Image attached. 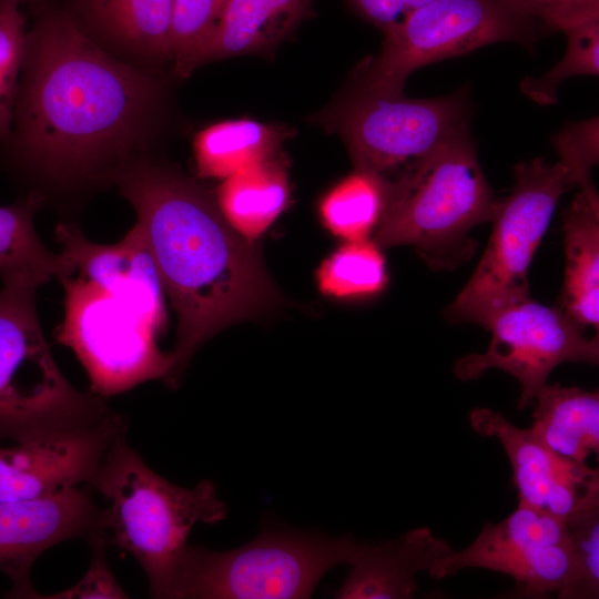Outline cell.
I'll list each match as a JSON object with an SVG mask.
<instances>
[{"instance_id": "f546056e", "label": "cell", "mask_w": 599, "mask_h": 599, "mask_svg": "<svg viewBox=\"0 0 599 599\" xmlns=\"http://www.w3.org/2000/svg\"><path fill=\"white\" fill-rule=\"evenodd\" d=\"M550 141L559 155V162L569 172L572 186L586 192H597L591 173L599 160L598 118L569 122L556 132Z\"/></svg>"}, {"instance_id": "5b68a950", "label": "cell", "mask_w": 599, "mask_h": 599, "mask_svg": "<svg viewBox=\"0 0 599 599\" xmlns=\"http://www.w3.org/2000/svg\"><path fill=\"white\" fill-rule=\"evenodd\" d=\"M37 290L27 283L0 288V441L80 432L118 414L60 370L38 317Z\"/></svg>"}, {"instance_id": "7402d4cb", "label": "cell", "mask_w": 599, "mask_h": 599, "mask_svg": "<svg viewBox=\"0 0 599 599\" xmlns=\"http://www.w3.org/2000/svg\"><path fill=\"white\" fill-rule=\"evenodd\" d=\"M277 154L225 177L217 206L229 224L254 242L282 213L290 195L286 164Z\"/></svg>"}, {"instance_id": "4dcf8cb0", "label": "cell", "mask_w": 599, "mask_h": 599, "mask_svg": "<svg viewBox=\"0 0 599 599\" xmlns=\"http://www.w3.org/2000/svg\"><path fill=\"white\" fill-rule=\"evenodd\" d=\"M578 568L576 599L599 597V504L569 516L566 520Z\"/></svg>"}, {"instance_id": "484cf974", "label": "cell", "mask_w": 599, "mask_h": 599, "mask_svg": "<svg viewBox=\"0 0 599 599\" xmlns=\"http://www.w3.org/2000/svg\"><path fill=\"white\" fill-rule=\"evenodd\" d=\"M316 280L324 295L353 300L382 292L388 278L380 247L366 238L345 241L322 262Z\"/></svg>"}, {"instance_id": "4316f807", "label": "cell", "mask_w": 599, "mask_h": 599, "mask_svg": "<svg viewBox=\"0 0 599 599\" xmlns=\"http://www.w3.org/2000/svg\"><path fill=\"white\" fill-rule=\"evenodd\" d=\"M564 33L567 50L562 59L541 77H526L520 82L521 92L538 104H554L559 85L571 77L599 74V19L571 27Z\"/></svg>"}, {"instance_id": "1f68e13d", "label": "cell", "mask_w": 599, "mask_h": 599, "mask_svg": "<svg viewBox=\"0 0 599 599\" xmlns=\"http://www.w3.org/2000/svg\"><path fill=\"white\" fill-rule=\"evenodd\" d=\"M539 31H561L599 19V0H500Z\"/></svg>"}, {"instance_id": "9c48e42d", "label": "cell", "mask_w": 599, "mask_h": 599, "mask_svg": "<svg viewBox=\"0 0 599 599\" xmlns=\"http://www.w3.org/2000/svg\"><path fill=\"white\" fill-rule=\"evenodd\" d=\"M469 115L465 90L410 99L354 87L318 121L343 139L356 170L392 176L468 130Z\"/></svg>"}, {"instance_id": "277c9868", "label": "cell", "mask_w": 599, "mask_h": 599, "mask_svg": "<svg viewBox=\"0 0 599 599\" xmlns=\"http://www.w3.org/2000/svg\"><path fill=\"white\" fill-rule=\"evenodd\" d=\"M387 177V202L374 232L379 247L414 246L434 270L451 268L473 255L469 232L493 220L498 201L469 129Z\"/></svg>"}, {"instance_id": "f1b7e54d", "label": "cell", "mask_w": 599, "mask_h": 599, "mask_svg": "<svg viewBox=\"0 0 599 599\" xmlns=\"http://www.w3.org/2000/svg\"><path fill=\"white\" fill-rule=\"evenodd\" d=\"M26 18L20 0H0V141L10 138L24 54Z\"/></svg>"}, {"instance_id": "cb8c5ba5", "label": "cell", "mask_w": 599, "mask_h": 599, "mask_svg": "<svg viewBox=\"0 0 599 599\" xmlns=\"http://www.w3.org/2000/svg\"><path fill=\"white\" fill-rule=\"evenodd\" d=\"M282 140L281 129L250 119L214 123L200 131L193 142L197 175L224 180L275 155Z\"/></svg>"}, {"instance_id": "52a82bcc", "label": "cell", "mask_w": 599, "mask_h": 599, "mask_svg": "<svg viewBox=\"0 0 599 599\" xmlns=\"http://www.w3.org/2000/svg\"><path fill=\"white\" fill-rule=\"evenodd\" d=\"M515 185L498 201L487 247L468 283L446 307L457 323L486 322L501 307L529 296L528 268L562 193L572 187L559 161L542 158L515 166Z\"/></svg>"}, {"instance_id": "8992f818", "label": "cell", "mask_w": 599, "mask_h": 599, "mask_svg": "<svg viewBox=\"0 0 599 599\" xmlns=\"http://www.w3.org/2000/svg\"><path fill=\"white\" fill-rule=\"evenodd\" d=\"M362 544L352 535L268 526L227 551L187 545L170 598H309L328 570L353 561Z\"/></svg>"}, {"instance_id": "4fadbf2b", "label": "cell", "mask_w": 599, "mask_h": 599, "mask_svg": "<svg viewBox=\"0 0 599 599\" xmlns=\"http://www.w3.org/2000/svg\"><path fill=\"white\" fill-rule=\"evenodd\" d=\"M471 428L497 439L512 468L519 502L566 520L599 504V473L587 463L567 459L541 443L530 430L489 408L469 414Z\"/></svg>"}, {"instance_id": "30bf717a", "label": "cell", "mask_w": 599, "mask_h": 599, "mask_svg": "<svg viewBox=\"0 0 599 599\" xmlns=\"http://www.w3.org/2000/svg\"><path fill=\"white\" fill-rule=\"evenodd\" d=\"M58 280L64 316L55 338L82 364L91 393L105 398L149 380H166L172 358L160 349V333L148 319L75 274Z\"/></svg>"}, {"instance_id": "44dd1931", "label": "cell", "mask_w": 599, "mask_h": 599, "mask_svg": "<svg viewBox=\"0 0 599 599\" xmlns=\"http://www.w3.org/2000/svg\"><path fill=\"white\" fill-rule=\"evenodd\" d=\"M312 0H227L202 64L266 50L308 12Z\"/></svg>"}, {"instance_id": "9a60e30c", "label": "cell", "mask_w": 599, "mask_h": 599, "mask_svg": "<svg viewBox=\"0 0 599 599\" xmlns=\"http://www.w3.org/2000/svg\"><path fill=\"white\" fill-rule=\"evenodd\" d=\"M123 417L80 432L0 441V502L33 499L89 486L111 444L126 433Z\"/></svg>"}, {"instance_id": "d4e9b609", "label": "cell", "mask_w": 599, "mask_h": 599, "mask_svg": "<svg viewBox=\"0 0 599 599\" xmlns=\"http://www.w3.org/2000/svg\"><path fill=\"white\" fill-rule=\"evenodd\" d=\"M388 184L387 176L355 169L322 199L323 224L345 241L368 238L383 216Z\"/></svg>"}, {"instance_id": "8fae6325", "label": "cell", "mask_w": 599, "mask_h": 599, "mask_svg": "<svg viewBox=\"0 0 599 599\" xmlns=\"http://www.w3.org/2000/svg\"><path fill=\"white\" fill-rule=\"evenodd\" d=\"M467 568H480L511 577L518 595L576 599L578 568L565 520L522 502L497 524H485L476 539L453 550L428 571L444 579Z\"/></svg>"}, {"instance_id": "e0dca14e", "label": "cell", "mask_w": 599, "mask_h": 599, "mask_svg": "<svg viewBox=\"0 0 599 599\" xmlns=\"http://www.w3.org/2000/svg\"><path fill=\"white\" fill-rule=\"evenodd\" d=\"M453 549L426 527L395 540L362 547L342 587L339 599H408L417 589V575L430 568Z\"/></svg>"}, {"instance_id": "3957f363", "label": "cell", "mask_w": 599, "mask_h": 599, "mask_svg": "<svg viewBox=\"0 0 599 599\" xmlns=\"http://www.w3.org/2000/svg\"><path fill=\"white\" fill-rule=\"evenodd\" d=\"M89 487L110 502L101 510L104 540L140 564L152 598H170L192 528L226 516L211 480L193 488L170 483L128 444L126 433L111 444Z\"/></svg>"}, {"instance_id": "83f0119b", "label": "cell", "mask_w": 599, "mask_h": 599, "mask_svg": "<svg viewBox=\"0 0 599 599\" xmlns=\"http://www.w3.org/2000/svg\"><path fill=\"white\" fill-rule=\"evenodd\" d=\"M227 0H174L171 59L184 78L202 64L204 50Z\"/></svg>"}, {"instance_id": "836d02e7", "label": "cell", "mask_w": 599, "mask_h": 599, "mask_svg": "<svg viewBox=\"0 0 599 599\" xmlns=\"http://www.w3.org/2000/svg\"><path fill=\"white\" fill-rule=\"evenodd\" d=\"M355 11L382 33L403 22L432 0H348Z\"/></svg>"}, {"instance_id": "7c38bea8", "label": "cell", "mask_w": 599, "mask_h": 599, "mask_svg": "<svg viewBox=\"0 0 599 599\" xmlns=\"http://www.w3.org/2000/svg\"><path fill=\"white\" fill-rule=\"evenodd\" d=\"M485 327L491 332L487 351L459 358L453 372L460 380L478 379L490 368L510 374L521 389L519 410L534 404L537 392L560 364L599 362L598 335L588 337L559 308L530 297L501 307Z\"/></svg>"}, {"instance_id": "ba28073f", "label": "cell", "mask_w": 599, "mask_h": 599, "mask_svg": "<svg viewBox=\"0 0 599 599\" xmlns=\"http://www.w3.org/2000/svg\"><path fill=\"white\" fill-rule=\"evenodd\" d=\"M539 29L500 0H432L384 32L379 53L355 73V87L403 93L417 69L496 42L532 49Z\"/></svg>"}, {"instance_id": "ffe728a7", "label": "cell", "mask_w": 599, "mask_h": 599, "mask_svg": "<svg viewBox=\"0 0 599 599\" xmlns=\"http://www.w3.org/2000/svg\"><path fill=\"white\" fill-rule=\"evenodd\" d=\"M532 434L558 455L586 463L599 451V393L546 383L534 400Z\"/></svg>"}, {"instance_id": "ac0fdd59", "label": "cell", "mask_w": 599, "mask_h": 599, "mask_svg": "<svg viewBox=\"0 0 599 599\" xmlns=\"http://www.w3.org/2000/svg\"><path fill=\"white\" fill-rule=\"evenodd\" d=\"M566 272L559 309L579 326L599 323V199L580 190L564 212Z\"/></svg>"}, {"instance_id": "6da1fadb", "label": "cell", "mask_w": 599, "mask_h": 599, "mask_svg": "<svg viewBox=\"0 0 599 599\" xmlns=\"http://www.w3.org/2000/svg\"><path fill=\"white\" fill-rule=\"evenodd\" d=\"M20 75L10 161L63 186L111 181L158 100L152 78L111 57L69 12L37 20Z\"/></svg>"}, {"instance_id": "603a6c76", "label": "cell", "mask_w": 599, "mask_h": 599, "mask_svg": "<svg viewBox=\"0 0 599 599\" xmlns=\"http://www.w3.org/2000/svg\"><path fill=\"white\" fill-rule=\"evenodd\" d=\"M43 196L31 192L0 206V278L2 283L41 286L51 278L71 274L72 265L60 251H50L34 227V215Z\"/></svg>"}, {"instance_id": "5bb4252c", "label": "cell", "mask_w": 599, "mask_h": 599, "mask_svg": "<svg viewBox=\"0 0 599 599\" xmlns=\"http://www.w3.org/2000/svg\"><path fill=\"white\" fill-rule=\"evenodd\" d=\"M102 536L101 509L89 486L44 497L0 502V572L12 581L14 598H37L31 568L52 546Z\"/></svg>"}, {"instance_id": "d6a6232c", "label": "cell", "mask_w": 599, "mask_h": 599, "mask_svg": "<svg viewBox=\"0 0 599 599\" xmlns=\"http://www.w3.org/2000/svg\"><path fill=\"white\" fill-rule=\"evenodd\" d=\"M92 549L90 566L83 577L72 587L60 592L40 596L37 598L48 599H79V598H129L126 592L116 581L105 557L106 541L102 536H98L89 541Z\"/></svg>"}, {"instance_id": "d6986e66", "label": "cell", "mask_w": 599, "mask_h": 599, "mask_svg": "<svg viewBox=\"0 0 599 599\" xmlns=\"http://www.w3.org/2000/svg\"><path fill=\"white\" fill-rule=\"evenodd\" d=\"M71 17L102 37L152 59L171 58L174 0H72Z\"/></svg>"}, {"instance_id": "2e32d148", "label": "cell", "mask_w": 599, "mask_h": 599, "mask_svg": "<svg viewBox=\"0 0 599 599\" xmlns=\"http://www.w3.org/2000/svg\"><path fill=\"white\" fill-rule=\"evenodd\" d=\"M55 237L75 274L139 313L161 333L165 326L164 287L145 237L135 223L123 238L104 245L90 241L73 223H60Z\"/></svg>"}, {"instance_id": "7a4b0ae2", "label": "cell", "mask_w": 599, "mask_h": 599, "mask_svg": "<svg viewBox=\"0 0 599 599\" xmlns=\"http://www.w3.org/2000/svg\"><path fill=\"white\" fill-rule=\"evenodd\" d=\"M131 203L176 313L171 372L176 387L194 352L224 327L278 301L254 244L221 213L216 200L182 173L131 159L112 179Z\"/></svg>"}]
</instances>
